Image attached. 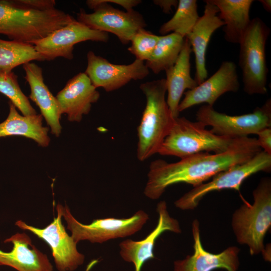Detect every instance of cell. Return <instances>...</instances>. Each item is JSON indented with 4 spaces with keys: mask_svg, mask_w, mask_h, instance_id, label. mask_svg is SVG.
Listing matches in <instances>:
<instances>
[{
    "mask_svg": "<svg viewBox=\"0 0 271 271\" xmlns=\"http://www.w3.org/2000/svg\"><path fill=\"white\" fill-rule=\"evenodd\" d=\"M107 3H112L123 8L126 11L133 10V8L140 4L142 1L140 0H104Z\"/></svg>",
    "mask_w": 271,
    "mask_h": 271,
    "instance_id": "obj_31",
    "label": "cell"
},
{
    "mask_svg": "<svg viewBox=\"0 0 271 271\" xmlns=\"http://www.w3.org/2000/svg\"><path fill=\"white\" fill-rule=\"evenodd\" d=\"M159 38L160 36L145 28L141 29L132 37L127 50L136 57V59L146 61L151 57Z\"/></svg>",
    "mask_w": 271,
    "mask_h": 271,
    "instance_id": "obj_28",
    "label": "cell"
},
{
    "mask_svg": "<svg viewBox=\"0 0 271 271\" xmlns=\"http://www.w3.org/2000/svg\"><path fill=\"white\" fill-rule=\"evenodd\" d=\"M254 202L244 203L233 213L232 230L236 241L246 245L251 255L265 254L264 239L271 226V180H260L253 191Z\"/></svg>",
    "mask_w": 271,
    "mask_h": 271,
    "instance_id": "obj_5",
    "label": "cell"
},
{
    "mask_svg": "<svg viewBox=\"0 0 271 271\" xmlns=\"http://www.w3.org/2000/svg\"><path fill=\"white\" fill-rule=\"evenodd\" d=\"M203 15L199 17L191 32L185 37L189 41L195 55L196 73L194 79L198 85L208 77L206 53L211 37L218 28L224 26L217 13L219 10L211 0L204 1Z\"/></svg>",
    "mask_w": 271,
    "mask_h": 271,
    "instance_id": "obj_18",
    "label": "cell"
},
{
    "mask_svg": "<svg viewBox=\"0 0 271 271\" xmlns=\"http://www.w3.org/2000/svg\"><path fill=\"white\" fill-rule=\"evenodd\" d=\"M21 7L38 11H46L55 9V0H15Z\"/></svg>",
    "mask_w": 271,
    "mask_h": 271,
    "instance_id": "obj_29",
    "label": "cell"
},
{
    "mask_svg": "<svg viewBox=\"0 0 271 271\" xmlns=\"http://www.w3.org/2000/svg\"><path fill=\"white\" fill-rule=\"evenodd\" d=\"M269 34V27L256 17L251 20L239 43V64L242 72L243 90L249 95L267 93L265 46Z\"/></svg>",
    "mask_w": 271,
    "mask_h": 271,
    "instance_id": "obj_6",
    "label": "cell"
},
{
    "mask_svg": "<svg viewBox=\"0 0 271 271\" xmlns=\"http://www.w3.org/2000/svg\"><path fill=\"white\" fill-rule=\"evenodd\" d=\"M262 149L258 144L220 154L201 153L175 163L158 159L151 162L144 193L159 199L169 186L179 183L197 186L216 174L252 158Z\"/></svg>",
    "mask_w": 271,
    "mask_h": 271,
    "instance_id": "obj_1",
    "label": "cell"
},
{
    "mask_svg": "<svg viewBox=\"0 0 271 271\" xmlns=\"http://www.w3.org/2000/svg\"><path fill=\"white\" fill-rule=\"evenodd\" d=\"M156 211L159 216L158 223L148 235L139 241L127 239L119 244L121 258L126 262L132 263L134 271H141L145 262L155 257L154 245L161 234L166 231L176 233L182 232L178 221L170 215L166 201H160Z\"/></svg>",
    "mask_w": 271,
    "mask_h": 271,
    "instance_id": "obj_16",
    "label": "cell"
},
{
    "mask_svg": "<svg viewBox=\"0 0 271 271\" xmlns=\"http://www.w3.org/2000/svg\"><path fill=\"white\" fill-rule=\"evenodd\" d=\"M257 144L256 138L219 136L199 121L178 117L158 153L181 159L201 153H223Z\"/></svg>",
    "mask_w": 271,
    "mask_h": 271,
    "instance_id": "obj_2",
    "label": "cell"
},
{
    "mask_svg": "<svg viewBox=\"0 0 271 271\" xmlns=\"http://www.w3.org/2000/svg\"><path fill=\"white\" fill-rule=\"evenodd\" d=\"M7 118L0 123V138L13 136H23L32 139L42 147L50 143L49 127L43 125L41 114L21 115L10 101Z\"/></svg>",
    "mask_w": 271,
    "mask_h": 271,
    "instance_id": "obj_22",
    "label": "cell"
},
{
    "mask_svg": "<svg viewBox=\"0 0 271 271\" xmlns=\"http://www.w3.org/2000/svg\"><path fill=\"white\" fill-rule=\"evenodd\" d=\"M98 262V259L92 260L87 265L85 271H89L93 266L96 264Z\"/></svg>",
    "mask_w": 271,
    "mask_h": 271,
    "instance_id": "obj_34",
    "label": "cell"
},
{
    "mask_svg": "<svg viewBox=\"0 0 271 271\" xmlns=\"http://www.w3.org/2000/svg\"><path fill=\"white\" fill-rule=\"evenodd\" d=\"M196 116L197 121L206 126H211L210 130L215 134L234 138L247 137L271 127V99H268L252 112L239 115L220 113L213 106L205 105L198 109Z\"/></svg>",
    "mask_w": 271,
    "mask_h": 271,
    "instance_id": "obj_10",
    "label": "cell"
},
{
    "mask_svg": "<svg viewBox=\"0 0 271 271\" xmlns=\"http://www.w3.org/2000/svg\"><path fill=\"white\" fill-rule=\"evenodd\" d=\"M258 1L261 4L265 11L268 13L271 12L270 0H259Z\"/></svg>",
    "mask_w": 271,
    "mask_h": 271,
    "instance_id": "obj_33",
    "label": "cell"
},
{
    "mask_svg": "<svg viewBox=\"0 0 271 271\" xmlns=\"http://www.w3.org/2000/svg\"><path fill=\"white\" fill-rule=\"evenodd\" d=\"M76 19L57 9L38 11L20 6L15 0H0V34L12 40L33 43Z\"/></svg>",
    "mask_w": 271,
    "mask_h": 271,
    "instance_id": "obj_3",
    "label": "cell"
},
{
    "mask_svg": "<svg viewBox=\"0 0 271 271\" xmlns=\"http://www.w3.org/2000/svg\"><path fill=\"white\" fill-rule=\"evenodd\" d=\"M196 0H179L176 11L172 18L164 23L159 33L167 35L175 33L185 38L192 31L199 18Z\"/></svg>",
    "mask_w": 271,
    "mask_h": 271,
    "instance_id": "obj_26",
    "label": "cell"
},
{
    "mask_svg": "<svg viewBox=\"0 0 271 271\" xmlns=\"http://www.w3.org/2000/svg\"><path fill=\"white\" fill-rule=\"evenodd\" d=\"M87 61L84 73L96 88L101 87L106 92L117 90L132 80L143 79L149 74L144 62L137 59L128 65L114 64L89 51Z\"/></svg>",
    "mask_w": 271,
    "mask_h": 271,
    "instance_id": "obj_13",
    "label": "cell"
},
{
    "mask_svg": "<svg viewBox=\"0 0 271 271\" xmlns=\"http://www.w3.org/2000/svg\"><path fill=\"white\" fill-rule=\"evenodd\" d=\"M45 61L31 44L0 39V70L12 71L33 61Z\"/></svg>",
    "mask_w": 271,
    "mask_h": 271,
    "instance_id": "obj_25",
    "label": "cell"
},
{
    "mask_svg": "<svg viewBox=\"0 0 271 271\" xmlns=\"http://www.w3.org/2000/svg\"><path fill=\"white\" fill-rule=\"evenodd\" d=\"M192 231L194 241V253L183 259L175 261L174 271H212L217 268L227 271L238 270L240 264L238 247L230 246L219 253H211L202 246L198 220L193 221Z\"/></svg>",
    "mask_w": 271,
    "mask_h": 271,
    "instance_id": "obj_15",
    "label": "cell"
},
{
    "mask_svg": "<svg viewBox=\"0 0 271 271\" xmlns=\"http://www.w3.org/2000/svg\"><path fill=\"white\" fill-rule=\"evenodd\" d=\"M86 4L94 12L80 10L77 21L92 29L114 34L122 44L130 42L137 31L146 26L143 16L134 10L122 11L104 0H88Z\"/></svg>",
    "mask_w": 271,
    "mask_h": 271,
    "instance_id": "obj_9",
    "label": "cell"
},
{
    "mask_svg": "<svg viewBox=\"0 0 271 271\" xmlns=\"http://www.w3.org/2000/svg\"><path fill=\"white\" fill-rule=\"evenodd\" d=\"M13 246L10 252L0 249V265H8L18 271H53L47 256L38 249L25 233H16L6 239Z\"/></svg>",
    "mask_w": 271,
    "mask_h": 271,
    "instance_id": "obj_20",
    "label": "cell"
},
{
    "mask_svg": "<svg viewBox=\"0 0 271 271\" xmlns=\"http://www.w3.org/2000/svg\"><path fill=\"white\" fill-rule=\"evenodd\" d=\"M146 104L138 127L137 157L145 161L158 153L168 134L174 119L166 99V79L162 78L141 84Z\"/></svg>",
    "mask_w": 271,
    "mask_h": 271,
    "instance_id": "obj_4",
    "label": "cell"
},
{
    "mask_svg": "<svg viewBox=\"0 0 271 271\" xmlns=\"http://www.w3.org/2000/svg\"><path fill=\"white\" fill-rule=\"evenodd\" d=\"M185 39L175 33L160 36L151 57L146 61V66L156 74L165 71L175 63Z\"/></svg>",
    "mask_w": 271,
    "mask_h": 271,
    "instance_id": "obj_24",
    "label": "cell"
},
{
    "mask_svg": "<svg viewBox=\"0 0 271 271\" xmlns=\"http://www.w3.org/2000/svg\"><path fill=\"white\" fill-rule=\"evenodd\" d=\"M99 97V92L84 72L70 79L56 96L61 115L66 114L69 121L77 122L89 113Z\"/></svg>",
    "mask_w": 271,
    "mask_h": 271,
    "instance_id": "obj_17",
    "label": "cell"
},
{
    "mask_svg": "<svg viewBox=\"0 0 271 271\" xmlns=\"http://www.w3.org/2000/svg\"><path fill=\"white\" fill-rule=\"evenodd\" d=\"M61 209L67 229L77 243L84 240L102 243L110 239L129 236L140 231L149 219L148 213L140 210L129 218L97 219L90 224H84L73 216L67 205H62Z\"/></svg>",
    "mask_w": 271,
    "mask_h": 271,
    "instance_id": "obj_7",
    "label": "cell"
},
{
    "mask_svg": "<svg viewBox=\"0 0 271 271\" xmlns=\"http://www.w3.org/2000/svg\"><path fill=\"white\" fill-rule=\"evenodd\" d=\"M61 206L60 204L57 205V216L45 228L36 227L21 220H17L15 225L31 232L49 245L58 270L73 271L83 263L85 256L78 251L77 243L68 234L62 223Z\"/></svg>",
    "mask_w": 271,
    "mask_h": 271,
    "instance_id": "obj_11",
    "label": "cell"
},
{
    "mask_svg": "<svg viewBox=\"0 0 271 271\" xmlns=\"http://www.w3.org/2000/svg\"><path fill=\"white\" fill-rule=\"evenodd\" d=\"M108 40L107 33L92 29L76 20L33 45L44 60H53L57 57L71 60L75 44L86 41L106 43Z\"/></svg>",
    "mask_w": 271,
    "mask_h": 271,
    "instance_id": "obj_12",
    "label": "cell"
},
{
    "mask_svg": "<svg viewBox=\"0 0 271 271\" xmlns=\"http://www.w3.org/2000/svg\"><path fill=\"white\" fill-rule=\"evenodd\" d=\"M0 92L6 95L23 115H32L37 114L28 98L21 90L18 76L12 71L0 70Z\"/></svg>",
    "mask_w": 271,
    "mask_h": 271,
    "instance_id": "obj_27",
    "label": "cell"
},
{
    "mask_svg": "<svg viewBox=\"0 0 271 271\" xmlns=\"http://www.w3.org/2000/svg\"><path fill=\"white\" fill-rule=\"evenodd\" d=\"M236 66L233 62L225 61L211 77L191 90L178 106L179 113L195 105L206 103L213 106L218 98L228 92H236L239 88Z\"/></svg>",
    "mask_w": 271,
    "mask_h": 271,
    "instance_id": "obj_14",
    "label": "cell"
},
{
    "mask_svg": "<svg viewBox=\"0 0 271 271\" xmlns=\"http://www.w3.org/2000/svg\"><path fill=\"white\" fill-rule=\"evenodd\" d=\"M153 2L166 14H169L172 11L173 7L177 8L178 4V1L177 0H155Z\"/></svg>",
    "mask_w": 271,
    "mask_h": 271,
    "instance_id": "obj_32",
    "label": "cell"
},
{
    "mask_svg": "<svg viewBox=\"0 0 271 271\" xmlns=\"http://www.w3.org/2000/svg\"><path fill=\"white\" fill-rule=\"evenodd\" d=\"M23 68L31 90L29 98L39 107L51 133L58 137L62 130L60 107L56 96L44 82L42 68L32 62L23 65Z\"/></svg>",
    "mask_w": 271,
    "mask_h": 271,
    "instance_id": "obj_19",
    "label": "cell"
},
{
    "mask_svg": "<svg viewBox=\"0 0 271 271\" xmlns=\"http://www.w3.org/2000/svg\"><path fill=\"white\" fill-rule=\"evenodd\" d=\"M190 43L185 38L182 49L175 63L165 71L166 74L167 103L174 118L179 117L178 106L186 89L191 90L198 85L191 76Z\"/></svg>",
    "mask_w": 271,
    "mask_h": 271,
    "instance_id": "obj_21",
    "label": "cell"
},
{
    "mask_svg": "<svg viewBox=\"0 0 271 271\" xmlns=\"http://www.w3.org/2000/svg\"><path fill=\"white\" fill-rule=\"evenodd\" d=\"M219 10L218 16L223 22L225 40L239 44L243 37L251 20L249 12L252 0H211Z\"/></svg>",
    "mask_w": 271,
    "mask_h": 271,
    "instance_id": "obj_23",
    "label": "cell"
},
{
    "mask_svg": "<svg viewBox=\"0 0 271 271\" xmlns=\"http://www.w3.org/2000/svg\"><path fill=\"white\" fill-rule=\"evenodd\" d=\"M258 145L265 153L271 155V127L264 128L257 134Z\"/></svg>",
    "mask_w": 271,
    "mask_h": 271,
    "instance_id": "obj_30",
    "label": "cell"
},
{
    "mask_svg": "<svg viewBox=\"0 0 271 271\" xmlns=\"http://www.w3.org/2000/svg\"><path fill=\"white\" fill-rule=\"evenodd\" d=\"M271 170V155L261 150L243 163L233 166L214 176L211 180L193 187L177 200L174 204L183 210H193L207 194L224 189L239 191L243 182L252 174Z\"/></svg>",
    "mask_w": 271,
    "mask_h": 271,
    "instance_id": "obj_8",
    "label": "cell"
}]
</instances>
